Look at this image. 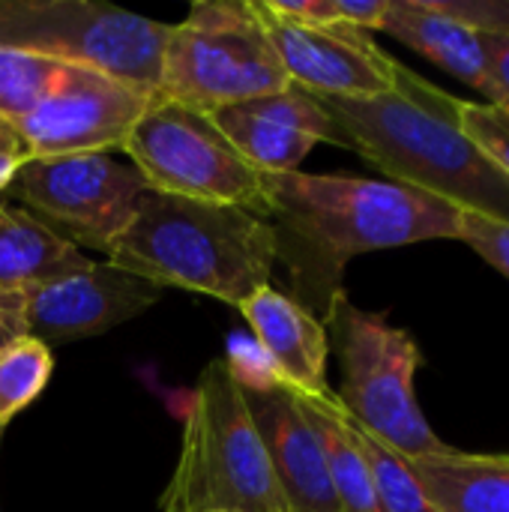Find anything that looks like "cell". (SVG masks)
<instances>
[{"mask_svg":"<svg viewBox=\"0 0 509 512\" xmlns=\"http://www.w3.org/2000/svg\"><path fill=\"white\" fill-rule=\"evenodd\" d=\"M300 402L324 447V462H327V474H330V486H333L339 512H381L354 423L342 411L336 393L327 399L300 396Z\"/></svg>","mask_w":509,"mask_h":512,"instance_id":"cell-19","label":"cell"},{"mask_svg":"<svg viewBox=\"0 0 509 512\" xmlns=\"http://www.w3.org/2000/svg\"><path fill=\"white\" fill-rule=\"evenodd\" d=\"M159 512H288L264 441L225 357L198 375Z\"/></svg>","mask_w":509,"mask_h":512,"instance_id":"cell-4","label":"cell"},{"mask_svg":"<svg viewBox=\"0 0 509 512\" xmlns=\"http://www.w3.org/2000/svg\"><path fill=\"white\" fill-rule=\"evenodd\" d=\"M105 258L156 288H183L240 309L270 285L279 234L252 210L147 189Z\"/></svg>","mask_w":509,"mask_h":512,"instance_id":"cell-3","label":"cell"},{"mask_svg":"<svg viewBox=\"0 0 509 512\" xmlns=\"http://www.w3.org/2000/svg\"><path fill=\"white\" fill-rule=\"evenodd\" d=\"M165 21L90 0H0V45L156 96Z\"/></svg>","mask_w":509,"mask_h":512,"instance_id":"cell-7","label":"cell"},{"mask_svg":"<svg viewBox=\"0 0 509 512\" xmlns=\"http://www.w3.org/2000/svg\"><path fill=\"white\" fill-rule=\"evenodd\" d=\"M150 102V93H141L117 78L63 66L33 111L12 126L30 159L108 153L123 150Z\"/></svg>","mask_w":509,"mask_h":512,"instance_id":"cell-10","label":"cell"},{"mask_svg":"<svg viewBox=\"0 0 509 512\" xmlns=\"http://www.w3.org/2000/svg\"><path fill=\"white\" fill-rule=\"evenodd\" d=\"M159 294L162 288L141 276H132L108 261H90V267L78 273L6 294L0 303L21 321L30 339L42 345H63L132 321L147 312Z\"/></svg>","mask_w":509,"mask_h":512,"instance_id":"cell-12","label":"cell"},{"mask_svg":"<svg viewBox=\"0 0 509 512\" xmlns=\"http://www.w3.org/2000/svg\"><path fill=\"white\" fill-rule=\"evenodd\" d=\"M288 84L255 3H195L168 27L156 90L162 99L213 114Z\"/></svg>","mask_w":509,"mask_h":512,"instance_id":"cell-6","label":"cell"},{"mask_svg":"<svg viewBox=\"0 0 509 512\" xmlns=\"http://www.w3.org/2000/svg\"><path fill=\"white\" fill-rule=\"evenodd\" d=\"M321 102L342 147L381 168L390 183L509 222V177L459 129L456 96L399 66L396 87L384 96Z\"/></svg>","mask_w":509,"mask_h":512,"instance_id":"cell-2","label":"cell"},{"mask_svg":"<svg viewBox=\"0 0 509 512\" xmlns=\"http://www.w3.org/2000/svg\"><path fill=\"white\" fill-rule=\"evenodd\" d=\"M489 78L495 84V105L509 111V36L501 33H477Z\"/></svg>","mask_w":509,"mask_h":512,"instance_id":"cell-26","label":"cell"},{"mask_svg":"<svg viewBox=\"0 0 509 512\" xmlns=\"http://www.w3.org/2000/svg\"><path fill=\"white\" fill-rule=\"evenodd\" d=\"M123 153L153 192L231 204L264 216L261 171L237 153L204 111L153 96Z\"/></svg>","mask_w":509,"mask_h":512,"instance_id":"cell-8","label":"cell"},{"mask_svg":"<svg viewBox=\"0 0 509 512\" xmlns=\"http://www.w3.org/2000/svg\"><path fill=\"white\" fill-rule=\"evenodd\" d=\"M147 183L108 153L27 159L6 195L75 249L102 255L132 225Z\"/></svg>","mask_w":509,"mask_h":512,"instance_id":"cell-9","label":"cell"},{"mask_svg":"<svg viewBox=\"0 0 509 512\" xmlns=\"http://www.w3.org/2000/svg\"><path fill=\"white\" fill-rule=\"evenodd\" d=\"M411 465L438 512H509V456L447 447Z\"/></svg>","mask_w":509,"mask_h":512,"instance_id":"cell-17","label":"cell"},{"mask_svg":"<svg viewBox=\"0 0 509 512\" xmlns=\"http://www.w3.org/2000/svg\"><path fill=\"white\" fill-rule=\"evenodd\" d=\"M27 159H30L27 153H6V150H0V192L9 189L12 177L18 174V168H21Z\"/></svg>","mask_w":509,"mask_h":512,"instance_id":"cell-28","label":"cell"},{"mask_svg":"<svg viewBox=\"0 0 509 512\" xmlns=\"http://www.w3.org/2000/svg\"><path fill=\"white\" fill-rule=\"evenodd\" d=\"M354 423V420H351ZM360 450L366 456L369 474H372V486H375V501L381 512H438L435 504L429 501L426 489L420 486L411 459H405L402 453L390 450L384 441H378L375 435H369L366 429H360L354 423Z\"/></svg>","mask_w":509,"mask_h":512,"instance_id":"cell-20","label":"cell"},{"mask_svg":"<svg viewBox=\"0 0 509 512\" xmlns=\"http://www.w3.org/2000/svg\"><path fill=\"white\" fill-rule=\"evenodd\" d=\"M240 312L255 333V345L285 387L309 399L333 396L327 384L330 339L324 321L270 285L255 291Z\"/></svg>","mask_w":509,"mask_h":512,"instance_id":"cell-15","label":"cell"},{"mask_svg":"<svg viewBox=\"0 0 509 512\" xmlns=\"http://www.w3.org/2000/svg\"><path fill=\"white\" fill-rule=\"evenodd\" d=\"M459 240L471 246L486 264L509 279V222H498L480 213H465L459 219Z\"/></svg>","mask_w":509,"mask_h":512,"instance_id":"cell-24","label":"cell"},{"mask_svg":"<svg viewBox=\"0 0 509 512\" xmlns=\"http://www.w3.org/2000/svg\"><path fill=\"white\" fill-rule=\"evenodd\" d=\"M381 30L414 48L462 84L474 87L495 105V84L489 78L480 36L438 9L435 0H387Z\"/></svg>","mask_w":509,"mask_h":512,"instance_id":"cell-16","label":"cell"},{"mask_svg":"<svg viewBox=\"0 0 509 512\" xmlns=\"http://www.w3.org/2000/svg\"><path fill=\"white\" fill-rule=\"evenodd\" d=\"M3 432H6V429H0V444H3Z\"/></svg>","mask_w":509,"mask_h":512,"instance_id":"cell-30","label":"cell"},{"mask_svg":"<svg viewBox=\"0 0 509 512\" xmlns=\"http://www.w3.org/2000/svg\"><path fill=\"white\" fill-rule=\"evenodd\" d=\"M438 9L453 15L474 33L509 36V0H435Z\"/></svg>","mask_w":509,"mask_h":512,"instance_id":"cell-25","label":"cell"},{"mask_svg":"<svg viewBox=\"0 0 509 512\" xmlns=\"http://www.w3.org/2000/svg\"><path fill=\"white\" fill-rule=\"evenodd\" d=\"M243 399L264 441L285 510L339 512L324 447L300 396L285 384H273L264 390H243Z\"/></svg>","mask_w":509,"mask_h":512,"instance_id":"cell-14","label":"cell"},{"mask_svg":"<svg viewBox=\"0 0 509 512\" xmlns=\"http://www.w3.org/2000/svg\"><path fill=\"white\" fill-rule=\"evenodd\" d=\"M0 150H6V153H27L21 138H18V132H15V126L6 123L3 117H0Z\"/></svg>","mask_w":509,"mask_h":512,"instance_id":"cell-29","label":"cell"},{"mask_svg":"<svg viewBox=\"0 0 509 512\" xmlns=\"http://www.w3.org/2000/svg\"><path fill=\"white\" fill-rule=\"evenodd\" d=\"M54 360L48 345L21 336L0 351V429L9 426L51 381Z\"/></svg>","mask_w":509,"mask_h":512,"instance_id":"cell-21","label":"cell"},{"mask_svg":"<svg viewBox=\"0 0 509 512\" xmlns=\"http://www.w3.org/2000/svg\"><path fill=\"white\" fill-rule=\"evenodd\" d=\"M459 129L477 144V150L509 177V111L492 102L456 99Z\"/></svg>","mask_w":509,"mask_h":512,"instance_id":"cell-23","label":"cell"},{"mask_svg":"<svg viewBox=\"0 0 509 512\" xmlns=\"http://www.w3.org/2000/svg\"><path fill=\"white\" fill-rule=\"evenodd\" d=\"M261 195L279 249L291 243L306 285L321 291L324 312L342 291V270L354 255L459 240V207L390 180L306 171L261 174Z\"/></svg>","mask_w":509,"mask_h":512,"instance_id":"cell-1","label":"cell"},{"mask_svg":"<svg viewBox=\"0 0 509 512\" xmlns=\"http://www.w3.org/2000/svg\"><path fill=\"white\" fill-rule=\"evenodd\" d=\"M237 153L261 174L300 171L318 144L342 147V135L321 96L288 84L279 93L210 114Z\"/></svg>","mask_w":509,"mask_h":512,"instance_id":"cell-13","label":"cell"},{"mask_svg":"<svg viewBox=\"0 0 509 512\" xmlns=\"http://www.w3.org/2000/svg\"><path fill=\"white\" fill-rule=\"evenodd\" d=\"M21 336H27L24 327H21V321L0 303V351H3L6 345H12L15 339H21Z\"/></svg>","mask_w":509,"mask_h":512,"instance_id":"cell-27","label":"cell"},{"mask_svg":"<svg viewBox=\"0 0 509 512\" xmlns=\"http://www.w3.org/2000/svg\"><path fill=\"white\" fill-rule=\"evenodd\" d=\"M90 267V258L57 237L24 207L0 201V297Z\"/></svg>","mask_w":509,"mask_h":512,"instance_id":"cell-18","label":"cell"},{"mask_svg":"<svg viewBox=\"0 0 509 512\" xmlns=\"http://www.w3.org/2000/svg\"><path fill=\"white\" fill-rule=\"evenodd\" d=\"M60 69V63L0 45V117L15 123L33 111V105L57 81Z\"/></svg>","mask_w":509,"mask_h":512,"instance_id":"cell-22","label":"cell"},{"mask_svg":"<svg viewBox=\"0 0 509 512\" xmlns=\"http://www.w3.org/2000/svg\"><path fill=\"white\" fill-rule=\"evenodd\" d=\"M324 327L339 357L342 381L336 399L342 411L405 459L444 453L450 444L435 435L414 393L423 363L414 336L393 327L384 315L354 306L345 291L330 300Z\"/></svg>","mask_w":509,"mask_h":512,"instance_id":"cell-5","label":"cell"},{"mask_svg":"<svg viewBox=\"0 0 509 512\" xmlns=\"http://www.w3.org/2000/svg\"><path fill=\"white\" fill-rule=\"evenodd\" d=\"M261 24L288 81L321 99H372L396 87L399 60L348 24H309L258 0Z\"/></svg>","mask_w":509,"mask_h":512,"instance_id":"cell-11","label":"cell"}]
</instances>
